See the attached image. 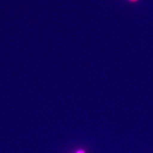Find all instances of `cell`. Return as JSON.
I'll list each match as a JSON object with an SVG mask.
<instances>
[{
    "instance_id": "7a4b0ae2",
    "label": "cell",
    "mask_w": 153,
    "mask_h": 153,
    "mask_svg": "<svg viewBox=\"0 0 153 153\" xmlns=\"http://www.w3.org/2000/svg\"><path fill=\"white\" fill-rule=\"evenodd\" d=\"M130 1H137V0H130Z\"/></svg>"
},
{
    "instance_id": "6da1fadb",
    "label": "cell",
    "mask_w": 153,
    "mask_h": 153,
    "mask_svg": "<svg viewBox=\"0 0 153 153\" xmlns=\"http://www.w3.org/2000/svg\"><path fill=\"white\" fill-rule=\"evenodd\" d=\"M75 153H87V152H86L85 150L84 149H79L78 150H76L75 152Z\"/></svg>"
}]
</instances>
